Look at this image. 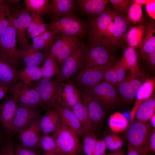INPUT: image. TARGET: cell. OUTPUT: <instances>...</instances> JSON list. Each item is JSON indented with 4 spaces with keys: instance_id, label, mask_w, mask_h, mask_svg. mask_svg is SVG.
<instances>
[{
    "instance_id": "obj_8",
    "label": "cell",
    "mask_w": 155,
    "mask_h": 155,
    "mask_svg": "<svg viewBox=\"0 0 155 155\" xmlns=\"http://www.w3.org/2000/svg\"><path fill=\"white\" fill-rule=\"evenodd\" d=\"M82 37L57 33L55 41L50 53L55 57L59 65L61 67L64 60L73 51L82 40Z\"/></svg>"
},
{
    "instance_id": "obj_19",
    "label": "cell",
    "mask_w": 155,
    "mask_h": 155,
    "mask_svg": "<svg viewBox=\"0 0 155 155\" xmlns=\"http://www.w3.org/2000/svg\"><path fill=\"white\" fill-rule=\"evenodd\" d=\"M145 32L141 42L137 49L138 56L142 58L155 52V26L154 22L150 21L144 26Z\"/></svg>"
},
{
    "instance_id": "obj_25",
    "label": "cell",
    "mask_w": 155,
    "mask_h": 155,
    "mask_svg": "<svg viewBox=\"0 0 155 155\" xmlns=\"http://www.w3.org/2000/svg\"><path fill=\"white\" fill-rule=\"evenodd\" d=\"M72 111L76 116L81 126L84 136L93 133L94 127L90 119L86 108L82 98L73 107Z\"/></svg>"
},
{
    "instance_id": "obj_7",
    "label": "cell",
    "mask_w": 155,
    "mask_h": 155,
    "mask_svg": "<svg viewBox=\"0 0 155 155\" xmlns=\"http://www.w3.org/2000/svg\"><path fill=\"white\" fill-rule=\"evenodd\" d=\"M110 49L102 43L90 42L88 45H86L84 66L82 69L98 65H113L114 59Z\"/></svg>"
},
{
    "instance_id": "obj_63",
    "label": "cell",
    "mask_w": 155,
    "mask_h": 155,
    "mask_svg": "<svg viewBox=\"0 0 155 155\" xmlns=\"http://www.w3.org/2000/svg\"></svg>"
},
{
    "instance_id": "obj_4",
    "label": "cell",
    "mask_w": 155,
    "mask_h": 155,
    "mask_svg": "<svg viewBox=\"0 0 155 155\" xmlns=\"http://www.w3.org/2000/svg\"><path fill=\"white\" fill-rule=\"evenodd\" d=\"M47 29L65 34L82 37L86 33L87 26L73 14L53 18L46 24Z\"/></svg>"
},
{
    "instance_id": "obj_49",
    "label": "cell",
    "mask_w": 155,
    "mask_h": 155,
    "mask_svg": "<svg viewBox=\"0 0 155 155\" xmlns=\"http://www.w3.org/2000/svg\"><path fill=\"white\" fill-rule=\"evenodd\" d=\"M0 153L1 155H16L12 143L9 141L4 144Z\"/></svg>"
},
{
    "instance_id": "obj_24",
    "label": "cell",
    "mask_w": 155,
    "mask_h": 155,
    "mask_svg": "<svg viewBox=\"0 0 155 155\" xmlns=\"http://www.w3.org/2000/svg\"><path fill=\"white\" fill-rule=\"evenodd\" d=\"M19 81L17 71L0 56V84L8 88L9 92Z\"/></svg>"
},
{
    "instance_id": "obj_2",
    "label": "cell",
    "mask_w": 155,
    "mask_h": 155,
    "mask_svg": "<svg viewBox=\"0 0 155 155\" xmlns=\"http://www.w3.org/2000/svg\"><path fill=\"white\" fill-rule=\"evenodd\" d=\"M34 84L39 94L43 107L49 110L62 108L61 94L62 83L56 78H42Z\"/></svg>"
},
{
    "instance_id": "obj_39",
    "label": "cell",
    "mask_w": 155,
    "mask_h": 155,
    "mask_svg": "<svg viewBox=\"0 0 155 155\" xmlns=\"http://www.w3.org/2000/svg\"><path fill=\"white\" fill-rule=\"evenodd\" d=\"M127 12V19L128 21L136 24L144 21L142 6L134 3L133 0Z\"/></svg>"
},
{
    "instance_id": "obj_53",
    "label": "cell",
    "mask_w": 155,
    "mask_h": 155,
    "mask_svg": "<svg viewBox=\"0 0 155 155\" xmlns=\"http://www.w3.org/2000/svg\"><path fill=\"white\" fill-rule=\"evenodd\" d=\"M146 9L149 16L155 19V2L146 5Z\"/></svg>"
},
{
    "instance_id": "obj_52",
    "label": "cell",
    "mask_w": 155,
    "mask_h": 155,
    "mask_svg": "<svg viewBox=\"0 0 155 155\" xmlns=\"http://www.w3.org/2000/svg\"><path fill=\"white\" fill-rule=\"evenodd\" d=\"M148 150L150 153L155 152V129H152L148 142Z\"/></svg>"
},
{
    "instance_id": "obj_18",
    "label": "cell",
    "mask_w": 155,
    "mask_h": 155,
    "mask_svg": "<svg viewBox=\"0 0 155 155\" xmlns=\"http://www.w3.org/2000/svg\"><path fill=\"white\" fill-rule=\"evenodd\" d=\"M17 104L12 95L7 96L0 104V121L5 130L9 132Z\"/></svg>"
},
{
    "instance_id": "obj_11",
    "label": "cell",
    "mask_w": 155,
    "mask_h": 155,
    "mask_svg": "<svg viewBox=\"0 0 155 155\" xmlns=\"http://www.w3.org/2000/svg\"><path fill=\"white\" fill-rule=\"evenodd\" d=\"M38 108L18 104L15 116L9 133H14L40 119Z\"/></svg>"
},
{
    "instance_id": "obj_35",
    "label": "cell",
    "mask_w": 155,
    "mask_h": 155,
    "mask_svg": "<svg viewBox=\"0 0 155 155\" xmlns=\"http://www.w3.org/2000/svg\"><path fill=\"white\" fill-rule=\"evenodd\" d=\"M40 69L42 78H53L55 75H59L61 72V69L55 57L50 53L49 57L44 61Z\"/></svg>"
},
{
    "instance_id": "obj_26",
    "label": "cell",
    "mask_w": 155,
    "mask_h": 155,
    "mask_svg": "<svg viewBox=\"0 0 155 155\" xmlns=\"http://www.w3.org/2000/svg\"><path fill=\"white\" fill-rule=\"evenodd\" d=\"M18 9H17L12 16V22L16 31L18 48L27 49L31 45L28 41L27 36L29 25L19 21L16 16Z\"/></svg>"
},
{
    "instance_id": "obj_6",
    "label": "cell",
    "mask_w": 155,
    "mask_h": 155,
    "mask_svg": "<svg viewBox=\"0 0 155 155\" xmlns=\"http://www.w3.org/2000/svg\"><path fill=\"white\" fill-rule=\"evenodd\" d=\"M86 45L81 40L71 53L64 60L59 75L56 78L61 82L69 79L80 69L85 64V52Z\"/></svg>"
},
{
    "instance_id": "obj_51",
    "label": "cell",
    "mask_w": 155,
    "mask_h": 155,
    "mask_svg": "<svg viewBox=\"0 0 155 155\" xmlns=\"http://www.w3.org/2000/svg\"><path fill=\"white\" fill-rule=\"evenodd\" d=\"M145 59L153 69L155 68V52L148 53L142 58Z\"/></svg>"
},
{
    "instance_id": "obj_55",
    "label": "cell",
    "mask_w": 155,
    "mask_h": 155,
    "mask_svg": "<svg viewBox=\"0 0 155 155\" xmlns=\"http://www.w3.org/2000/svg\"><path fill=\"white\" fill-rule=\"evenodd\" d=\"M133 2L142 6L144 5L155 2V0H134Z\"/></svg>"
},
{
    "instance_id": "obj_5",
    "label": "cell",
    "mask_w": 155,
    "mask_h": 155,
    "mask_svg": "<svg viewBox=\"0 0 155 155\" xmlns=\"http://www.w3.org/2000/svg\"><path fill=\"white\" fill-rule=\"evenodd\" d=\"M17 44L11 19L8 27L0 35V56L16 69L21 61L18 56Z\"/></svg>"
},
{
    "instance_id": "obj_54",
    "label": "cell",
    "mask_w": 155,
    "mask_h": 155,
    "mask_svg": "<svg viewBox=\"0 0 155 155\" xmlns=\"http://www.w3.org/2000/svg\"><path fill=\"white\" fill-rule=\"evenodd\" d=\"M9 92V88L0 84V100L6 98Z\"/></svg>"
},
{
    "instance_id": "obj_33",
    "label": "cell",
    "mask_w": 155,
    "mask_h": 155,
    "mask_svg": "<svg viewBox=\"0 0 155 155\" xmlns=\"http://www.w3.org/2000/svg\"><path fill=\"white\" fill-rule=\"evenodd\" d=\"M19 80L30 86L33 85L32 82H37L42 79V74L39 67L26 66L17 71Z\"/></svg>"
},
{
    "instance_id": "obj_57",
    "label": "cell",
    "mask_w": 155,
    "mask_h": 155,
    "mask_svg": "<svg viewBox=\"0 0 155 155\" xmlns=\"http://www.w3.org/2000/svg\"><path fill=\"white\" fill-rule=\"evenodd\" d=\"M127 155H140L135 149L127 144Z\"/></svg>"
},
{
    "instance_id": "obj_58",
    "label": "cell",
    "mask_w": 155,
    "mask_h": 155,
    "mask_svg": "<svg viewBox=\"0 0 155 155\" xmlns=\"http://www.w3.org/2000/svg\"><path fill=\"white\" fill-rule=\"evenodd\" d=\"M150 121L152 127L154 128L155 127V113H154L151 117Z\"/></svg>"
},
{
    "instance_id": "obj_10",
    "label": "cell",
    "mask_w": 155,
    "mask_h": 155,
    "mask_svg": "<svg viewBox=\"0 0 155 155\" xmlns=\"http://www.w3.org/2000/svg\"><path fill=\"white\" fill-rule=\"evenodd\" d=\"M148 78L143 72L137 73L129 71L124 79L116 85L119 94L126 101H132L135 98L139 88Z\"/></svg>"
},
{
    "instance_id": "obj_30",
    "label": "cell",
    "mask_w": 155,
    "mask_h": 155,
    "mask_svg": "<svg viewBox=\"0 0 155 155\" xmlns=\"http://www.w3.org/2000/svg\"><path fill=\"white\" fill-rule=\"evenodd\" d=\"M155 96L153 93L149 99L142 103L135 113L134 119L142 122H147L155 113Z\"/></svg>"
},
{
    "instance_id": "obj_21",
    "label": "cell",
    "mask_w": 155,
    "mask_h": 155,
    "mask_svg": "<svg viewBox=\"0 0 155 155\" xmlns=\"http://www.w3.org/2000/svg\"><path fill=\"white\" fill-rule=\"evenodd\" d=\"M17 53L19 58L21 61H24L26 66L39 67L43 64L50 54V53L36 51L32 48L31 45L27 49L18 48Z\"/></svg>"
},
{
    "instance_id": "obj_61",
    "label": "cell",
    "mask_w": 155,
    "mask_h": 155,
    "mask_svg": "<svg viewBox=\"0 0 155 155\" xmlns=\"http://www.w3.org/2000/svg\"><path fill=\"white\" fill-rule=\"evenodd\" d=\"M149 155H153L152 154H152H150Z\"/></svg>"
},
{
    "instance_id": "obj_12",
    "label": "cell",
    "mask_w": 155,
    "mask_h": 155,
    "mask_svg": "<svg viewBox=\"0 0 155 155\" xmlns=\"http://www.w3.org/2000/svg\"><path fill=\"white\" fill-rule=\"evenodd\" d=\"M79 91L86 108L88 116L94 129L100 126L103 120L105 109L102 104L86 89Z\"/></svg>"
},
{
    "instance_id": "obj_14",
    "label": "cell",
    "mask_w": 155,
    "mask_h": 155,
    "mask_svg": "<svg viewBox=\"0 0 155 155\" xmlns=\"http://www.w3.org/2000/svg\"><path fill=\"white\" fill-rule=\"evenodd\" d=\"M86 89L102 104L105 109L112 108L118 101L116 89L114 86L110 83L102 82Z\"/></svg>"
},
{
    "instance_id": "obj_23",
    "label": "cell",
    "mask_w": 155,
    "mask_h": 155,
    "mask_svg": "<svg viewBox=\"0 0 155 155\" xmlns=\"http://www.w3.org/2000/svg\"><path fill=\"white\" fill-rule=\"evenodd\" d=\"M61 123L60 117L57 109H50L41 117L39 126L42 135L52 133Z\"/></svg>"
},
{
    "instance_id": "obj_62",
    "label": "cell",
    "mask_w": 155,
    "mask_h": 155,
    "mask_svg": "<svg viewBox=\"0 0 155 155\" xmlns=\"http://www.w3.org/2000/svg\"><path fill=\"white\" fill-rule=\"evenodd\" d=\"M0 155H1V153H0Z\"/></svg>"
},
{
    "instance_id": "obj_37",
    "label": "cell",
    "mask_w": 155,
    "mask_h": 155,
    "mask_svg": "<svg viewBox=\"0 0 155 155\" xmlns=\"http://www.w3.org/2000/svg\"><path fill=\"white\" fill-rule=\"evenodd\" d=\"M108 125L113 133L117 134L126 129L128 127V121L123 114L119 112H116L110 116Z\"/></svg>"
},
{
    "instance_id": "obj_20",
    "label": "cell",
    "mask_w": 155,
    "mask_h": 155,
    "mask_svg": "<svg viewBox=\"0 0 155 155\" xmlns=\"http://www.w3.org/2000/svg\"><path fill=\"white\" fill-rule=\"evenodd\" d=\"M115 28L113 34L106 46L111 49L117 46L123 38L128 26L126 18L115 11H113Z\"/></svg>"
},
{
    "instance_id": "obj_27",
    "label": "cell",
    "mask_w": 155,
    "mask_h": 155,
    "mask_svg": "<svg viewBox=\"0 0 155 155\" xmlns=\"http://www.w3.org/2000/svg\"><path fill=\"white\" fill-rule=\"evenodd\" d=\"M79 9L84 13L90 15H97L106 9L108 0H78L75 1Z\"/></svg>"
},
{
    "instance_id": "obj_9",
    "label": "cell",
    "mask_w": 155,
    "mask_h": 155,
    "mask_svg": "<svg viewBox=\"0 0 155 155\" xmlns=\"http://www.w3.org/2000/svg\"><path fill=\"white\" fill-rule=\"evenodd\" d=\"M9 92L18 104L38 108L43 107L39 94L34 85L30 86L20 80Z\"/></svg>"
},
{
    "instance_id": "obj_44",
    "label": "cell",
    "mask_w": 155,
    "mask_h": 155,
    "mask_svg": "<svg viewBox=\"0 0 155 155\" xmlns=\"http://www.w3.org/2000/svg\"><path fill=\"white\" fill-rule=\"evenodd\" d=\"M115 11L118 12L127 13L132 1L131 0H110Z\"/></svg>"
},
{
    "instance_id": "obj_28",
    "label": "cell",
    "mask_w": 155,
    "mask_h": 155,
    "mask_svg": "<svg viewBox=\"0 0 155 155\" xmlns=\"http://www.w3.org/2000/svg\"><path fill=\"white\" fill-rule=\"evenodd\" d=\"M73 0H52L50 3V13L53 18L61 17L73 14L75 9V2Z\"/></svg>"
},
{
    "instance_id": "obj_31",
    "label": "cell",
    "mask_w": 155,
    "mask_h": 155,
    "mask_svg": "<svg viewBox=\"0 0 155 155\" xmlns=\"http://www.w3.org/2000/svg\"><path fill=\"white\" fill-rule=\"evenodd\" d=\"M120 60L129 71L137 73L143 72L138 66V55L134 48L128 45L123 49V55Z\"/></svg>"
},
{
    "instance_id": "obj_16",
    "label": "cell",
    "mask_w": 155,
    "mask_h": 155,
    "mask_svg": "<svg viewBox=\"0 0 155 155\" xmlns=\"http://www.w3.org/2000/svg\"><path fill=\"white\" fill-rule=\"evenodd\" d=\"M40 119L35 120L18 131L20 140L23 146L32 149L39 147L41 136L39 126Z\"/></svg>"
},
{
    "instance_id": "obj_41",
    "label": "cell",
    "mask_w": 155,
    "mask_h": 155,
    "mask_svg": "<svg viewBox=\"0 0 155 155\" xmlns=\"http://www.w3.org/2000/svg\"><path fill=\"white\" fill-rule=\"evenodd\" d=\"M83 137L82 148L85 155H92L93 149L98 139L93 133L86 135Z\"/></svg>"
},
{
    "instance_id": "obj_32",
    "label": "cell",
    "mask_w": 155,
    "mask_h": 155,
    "mask_svg": "<svg viewBox=\"0 0 155 155\" xmlns=\"http://www.w3.org/2000/svg\"><path fill=\"white\" fill-rule=\"evenodd\" d=\"M19 1L3 0L0 4V35L8 27L16 11L12 13V6L17 4Z\"/></svg>"
},
{
    "instance_id": "obj_45",
    "label": "cell",
    "mask_w": 155,
    "mask_h": 155,
    "mask_svg": "<svg viewBox=\"0 0 155 155\" xmlns=\"http://www.w3.org/2000/svg\"><path fill=\"white\" fill-rule=\"evenodd\" d=\"M31 19L28 28L27 35L44 22L41 16L32 13Z\"/></svg>"
},
{
    "instance_id": "obj_15",
    "label": "cell",
    "mask_w": 155,
    "mask_h": 155,
    "mask_svg": "<svg viewBox=\"0 0 155 155\" xmlns=\"http://www.w3.org/2000/svg\"><path fill=\"white\" fill-rule=\"evenodd\" d=\"M113 19V11L106 9L96 17L90 20L88 33L90 42H100L104 33Z\"/></svg>"
},
{
    "instance_id": "obj_3",
    "label": "cell",
    "mask_w": 155,
    "mask_h": 155,
    "mask_svg": "<svg viewBox=\"0 0 155 155\" xmlns=\"http://www.w3.org/2000/svg\"><path fill=\"white\" fill-rule=\"evenodd\" d=\"M52 133L62 155H77L82 149L76 133L61 122Z\"/></svg>"
},
{
    "instance_id": "obj_38",
    "label": "cell",
    "mask_w": 155,
    "mask_h": 155,
    "mask_svg": "<svg viewBox=\"0 0 155 155\" xmlns=\"http://www.w3.org/2000/svg\"><path fill=\"white\" fill-rule=\"evenodd\" d=\"M39 147L47 154L62 155L54 139L49 135H42L40 136Z\"/></svg>"
},
{
    "instance_id": "obj_59",
    "label": "cell",
    "mask_w": 155,
    "mask_h": 155,
    "mask_svg": "<svg viewBox=\"0 0 155 155\" xmlns=\"http://www.w3.org/2000/svg\"><path fill=\"white\" fill-rule=\"evenodd\" d=\"M3 0H0V4L1 3L3 2Z\"/></svg>"
},
{
    "instance_id": "obj_40",
    "label": "cell",
    "mask_w": 155,
    "mask_h": 155,
    "mask_svg": "<svg viewBox=\"0 0 155 155\" xmlns=\"http://www.w3.org/2000/svg\"><path fill=\"white\" fill-rule=\"evenodd\" d=\"M103 140L105 143L106 148L111 151L121 149L123 144L122 138L116 134L106 135Z\"/></svg>"
},
{
    "instance_id": "obj_13",
    "label": "cell",
    "mask_w": 155,
    "mask_h": 155,
    "mask_svg": "<svg viewBox=\"0 0 155 155\" xmlns=\"http://www.w3.org/2000/svg\"><path fill=\"white\" fill-rule=\"evenodd\" d=\"M112 66L98 65L83 69L76 77L75 82L82 88H91L103 80L106 71Z\"/></svg>"
},
{
    "instance_id": "obj_46",
    "label": "cell",
    "mask_w": 155,
    "mask_h": 155,
    "mask_svg": "<svg viewBox=\"0 0 155 155\" xmlns=\"http://www.w3.org/2000/svg\"><path fill=\"white\" fill-rule=\"evenodd\" d=\"M106 149L103 140H98L93 149L92 155H105Z\"/></svg>"
},
{
    "instance_id": "obj_42",
    "label": "cell",
    "mask_w": 155,
    "mask_h": 155,
    "mask_svg": "<svg viewBox=\"0 0 155 155\" xmlns=\"http://www.w3.org/2000/svg\"><path fill=\"white\" fill-rule=\"evenodd\" d=\"M117 68L110 83L114 86L122 81L125 78L128 69L120 60L116 63Z\"/></svg>"
},
{
    "instance_id": "obj_1",
    "label": "cell",
    "mask_w": 155,
    "mask_h": 155,
    "mask_svg": "<svg viewBox=\"0 0 155 155\" xmlns=\"http://www.w3.org/2000/svg\"><path fill=\"white\" fill-rule=\"evenodd\" d=\"M152 127L148 122L133 120L126 133L127 144L135 149L140 155H148V142Z\"/></svg>"
},
{
    "instance_id": "obj_17",
    "label": "cell",
    "mask_w": 155,
    "mask_h": 155,
    "mask_svg": "<svg viewBox=\"0 0 155 155\" xmlns=\"http://www.w3.org/2000/svg\"><path fill=\"white\" fill-rule=\"evenodd\" d=\"M155 76L148 77L139 88L136 93L135 100L130 113V123L134 120L135 113L139 106L152 96L155 89Z\"/></svg>"
},
{
    "instance_id": "obj_34",
    "label": "cell",
    "mask_w": 155,
    "mask_h": 155,
    "mask_svg": "<svg viewBox=\"0 0 155 155\" xmlns=\"http://www.w3.org/2000/svg\"><path fill=\"white\" fill-rule=\"evenodd\" d=\"M145 32L144 26L140 24L130 28L125 35L128 45L137 49L140 46Z\"/></svg>"
},
{
    "instance_id": "obj_50",
    "label": "cell",
    "mask_w": 155,
    "mask_h": 155,
    "mask_svg": "<svg viewBox=\"0 0 155 155\" xmlns=\"http://www.w3.org/2000/svg\"><path fill=\"white\" fill-rule=\"evenodd\" d=\"M117 68V65L116 64L113 65L109 68L106 71L102 82L110 83V81Z\"/></svg>"
},
{
    "instance_id": "obj_60",
    "label": "cell",
    "mask_w": 155,
    "mask_h": 155,
    "mask_svg": "<svg viewBox=\"0 0 155 155\" xmlns=\"http://www.w3.org/2000/svg\"><path fill=\"white\" fill-rule=\"evenodd\" d=\"M46 155H51V154H47Z\"/></svg>"
},
{
    "instance_id": "obj_56",
    "label": "cell",
    "mask_w": 155,
    "mask_h": 155,
    "mask_svg": "<svg viewBox=\"0 0 155 155\" xmlns=\"http://www.w3.org/2000/svg\"><path fill=\"white\" fill-rule=\"evenodd\" d=\"M125 153L124 150L121 148L117 150L112 151L105 154V155H125Z\"/></svg>"
},
{
    "instance_id": "obj_36",
    "label": "cell",
    "mask_w": 155,
    "mask_h": 155,
    "mask_svg": "<svg viewBox=\"0 0 155 155\" xmlns=\"http://www.w3.org/2000/svg\"><path fill=\"white\" fill-rule=\"evenodd\" d=\"M26 9L32 13L39 15L50 13V3L48 0H24Z\"/></svg>"
},
{
    "instance_id": "obj_29",
    "label": "cell",
    "mask_w": 155,
    "mask_h": 155,
    "mask_svg": "<svg viewBox=\"0 0 155 155\" xmlns=\"http://www.w3.org/2000/svg\"><path fill=\"white\" fill-rule=\"evenodd\" d=\"M57 110L61 123L75 132L78 137H83L84 133L81 126L72 111L62 107Z\"/></svg>"
},
{
    "instance_id": "obj_22",
    "label": "cell",
    "mask_w": 155,
    "mask_h": 155,
    "mask_svg": "<svg viewBox=\"0 0 155 155\" xmlns=\"http://www.w3.org/2000/svg\"><path fill=\"white\" fill-rule=\"evenodd\" d=\"M62 85L61 98L62 108L72 110L82 98L79 91L71 83H63Z\"/></svg>"
},
{
    "instance_id": "obj_48",
    "label": "cell",
    "mask_w": 155,
    "mask_h": 155,
    "mask_svg": "<svg viewBox=\"0 0 155 155\" xmlns=\"http://www.w3.org/2000/svg\"><path fill=\"white\" fill-rule=\"evenodd\" d=\"M57 33L56 32L47 30L40 35L46 41L53 44Z\"/></svg>"
},
{
    "instance_id": "obj_43",
    "label": "cell",
    "mask_w": 155,
    "mask_h": 155,
    "mask_svg": "<svg viewBox=\"0 0 155 155\" xmlns=\"http://www.w3.org/2000/svg\"><path fill=\"white\" fill-rule=\"evenodd\" d=\"M53 45L46 41L39 35L32 39L31 46L36 51L42 50L45 53H50L47 51L50 49H51Z\"/></svg>"
},
{
    "instance_id": "obj_47",
    "label": "cell",
    "mask_w": 155,
    "mask_h": 155,
    "mask_svg": "<svg viewBox=\"0 0 155 155\" xmlns=\"http://www.w3.org/2000/svg\"><path fill=\"white\" fill-rule=\"evenodd\" d=\"M15 153L16 155H38L33 149L25 147L21 144L16 147Z\"/></svg>"
}]
</instances>
